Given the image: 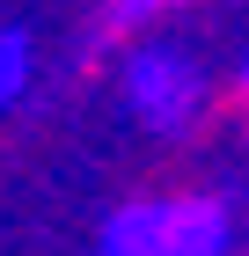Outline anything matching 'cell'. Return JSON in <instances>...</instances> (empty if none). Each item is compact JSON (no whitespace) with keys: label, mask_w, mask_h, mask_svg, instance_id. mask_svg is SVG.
Wrapping results in <instances>:
<instances>
[{"label":"cell","mask_w":249,"mask_h":256,"mask_svg":"<svg viewBox=\"0 0 249 256\" xmlns=\"http://www.w3.org/2000/svg\"><path fill=\"white\" fill-rule=\"evenodd\" d=\"M110 242H117V256H212L227 242V212H220V198L183 190V198H161V205H132L110 227Z\"/></svg>","instance_id":"6da1fadb"},{"label":"cell","mask_w":249,"mask_h":256,"mask_svg":"<svg viewBox=\"0 0 249 256\" xmlns=\"http://www.w3.org/2000/svg\"><path fill=\"white\" fill-rule=\"evenodd\" d=\"M205 118L234 124V132L249 139V66H242V74H234V80H220V88H212V110H205Z\"/></svg>","instance_id":"277c9868"},{"label":"cell","mask_w":249,"mask_h":256,"mask_svg":"<svg viewBox=\"0 0 249 256\" xmlns=\"http://www.w3.org/2000/svg\"><path fill=\"white\" fill-rule=\"evenodd\" d=\"M15 80H22V37H0V102L15 96Z\"/></svg>","instance_id":"5b68a950"},{"label":"cell","mask_w":249,"mask_h":256,"mask_svg":"<svg viewBox=\"0 0 249 256\" xmlns=\"http://www.w3.org/2000/svg\"><path fill=\"white\" fill-rule=\"evenodd\" d=\"M132 102H139V118H147L154 132H191L198 110H212V88H198V74L183 59L147 52V59L132 66Z\"/></svg>","instance_id":"7a4b0ae2"},{"label":"cell","mask_w":249,"mask_h":256,"mask_svg":"<svg viewBox=\"0 0 249 256\" xmlns=\"http://www.w3.org/2000/svg\"><path fill=\"white\" fill-rule=\"evenodd\" d=\"M183 8H198V0H110V8L96 15V30H88V66H96L103 52H117L132 30H154V22L183 15Z\"/></svg>","instance_id":"3957f363"}]
</instances>
